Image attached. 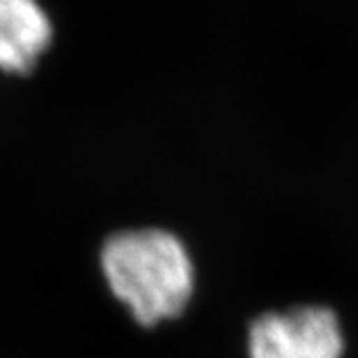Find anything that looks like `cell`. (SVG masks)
<instances>
[{"instance_id": "1", "label": "cell", "mask_w": 358, "mask_h": 358, "mask_svg": "<svg viewBox=\"0 0 358 358\" xmlns=\"http://www.w3.org/2000/svg\"><path fill=\"white\" fill-rule=\"evenodd\" d=\"M106 281L141 327L179 317L192 301L195 273L187 249L164 229H129L102 249Z\"/></svg>"}, {"instance_id": "2", "label": "cell", "mask_w": 358, "mask_h": 358, "mask_svg": "<svg viewBox=\"0 0 358 358\" xmlns=\"http://www.w3.org/2000/svg\"><path fill=\"white\" fill-rule=\"evenodd\" d=\"M247 348L249 358H343L345 338L333 308L301 305L257 317Z\"/></svg>"}, {"instance_id": "3", "label": "cell", "mask_w": 358, "mask_h": 358, "mask_svg": "<svg viewBox=\"0 0 358 358\" xmlns=\"http://www.w3.org/2000/svg\"><path fill=\"white\" fill-rule=\"evenodd\" d=\"M50 42V18L38 0H0V70L28 74Z\"/></svg>"}]
</instances>
